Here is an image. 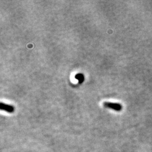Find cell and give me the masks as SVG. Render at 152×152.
<instances>
[{"instance_id": "obj_1", "label": "cell", "mask_w": 152, "mask_h": 152, "mask_svg": "<svg viewBox=\"0 0 152 152\" xmlns=\"http://www.w3.org/2000/svg\"><path fill=\"white\" fill-rule=\"evenodd\" d=\"M104 106L108 108L113 109L115 111H121L122 110V105L118 103H114L111 102H105L103 104Z\"/></svg>"}, {"instance_id": "obj_2", "label": "cell", "mask_w": 152, "mask_h": 152, "mask_svg": "<svg viewBox=\"0 0 152 152\" xmlns=\"http://www.w3.org/2000/svg\"><path fill=\"white\" fill-rule=\"evenodd\" d=\"M0 108L2 110H5L6 112H7L9 113H12L14 111V108L10 105H7L4 103H1V107Z\"/></svg>"}, {"instance_id": "obj_3", "label": "cell", "mask_w": 152, "mask_h": 152, "mask_svg": "<svg viewBox=\"0 0 152 152\" xmlns=\"http://www.w3.org/2000/svg\"><path fill=\"white\" fill-rule=\"evenodd\" d=\"M76 78L77 79H78L80 82H82L83 80V76L81 74H78L77 75H76Z\"/></svg>"}]
</instances>
